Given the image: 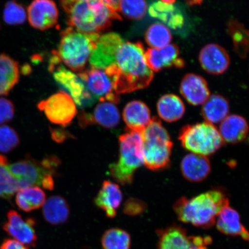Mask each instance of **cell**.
Instances as JSON below:
<instances>
[{
    "label": "cell",
    "mask_w": 249,
    "mask_h": 249,
    "mask_svg": "<svg viewBox=\"0 0 249 249\" xmlns=\"http://www.w3.org/2000/svg\"><path fill=\"white\" fill-rule=\"evenodd\" d=\"M60 164V160L55 157H47L42 160L26 157L9 164V168L19 189L38 186L51 191L54 186L53 175Z\"/></svg>",
    "instance_id": "cell-6"
},
{
    "label": "cell",
    "mask_w": 249,
    "mask_h": 249,
    "mask_svg": "<svg viewBox=\"0 0 249 249\" xmlns=\"http://www.w3.org/2000/svg\"><path fill=\"white\" fill-rule=\"evenodd\" d=\"M159 116L169 123L176 122L185 113V107L181 99L174 94L164 95L159 99L157 104Z\"/></svg>",
    "instance_id": "cell-28"
},
{
    "label": "cell",
    "mask_w": 249,
    "mask_h": 249,
    "mask_svg": "<svg viewBox=\"0 0 249 249\" xmlns=\"http://www.w3.org/2000/svg\"><path fill=\"white\" fill-rule=\"evenodd\" d=\"M100 36L99 34L83 33L68 27L61 33L60 45L55 54L71 71L82 72Z\"/></svg>",
    "instance_id": "cell-4"
},
{
    "label": "cell",
    "mask_w": 249,
    "mask_h": 249,
    "mask_svg": "<svg viewBox=\"0 0 249 249\" xmlns=\"http://www.w3.org/2000/svg\"><path fill=\"white\" fill-rule=\"evenodd\" d=\"M89 117L90 124H97L107 129L114 128L120 121L119 110L115 104L109 102H101Z\"/></svg>",
    "instance_id": "cell-29"
},
{
    "label": "cell",
    "mask_w": 249,
    "mask_h": 249,
    "mask_svg": "<svg viewBox=\"0 0 249 249\" xmlns=\"http://www.w3.org/2000/svg\"><path fill=\"white\" fill-rule=\"evenodd\" d=\"M119 8L126 18L140 20L145 17L148 7L145 0H120Z\"/></svg>",
    "instance_id": "cell-35"
},
{
    "label": "cell",
    "mask_w": 249,
    "mask_h": 249,
    "mask_svg": "<svg viewBox=\"0 0 249 249\" xmlns=\"http://www.w3.org/2000/svg\"><path fill=\"white\" fill-rule=\"evenodd\" d=\"M229 30L236 51H241L240 54L247 55L249 51V30L232 20L229 23Z\"/></svg>",
    "instance_id": "cell-34"
},
{
    "label": "cell",
    "mask_w": 249,
    "mask_h": 249,
    "mask_svg": "<svg viewBox=\"0 0 249 249\" xmlns=\"http://www.w3.org/2000/svg\"><path fill=\"white\" fill-rule=\"evenodd\" d=\"M123 118L126 130L141 134L151 122V112L147 105L140 101L128 103L124 107Z\"/></svg>",
    "instance_id": "cell-19"
},
{
    "label": "cell",
    "mask_w": 249,
    "mask_h": 249,
    "mask_svg": "<svg viewBox=\"0 0 249 249\" xmlns=\"http://www.w3.org/2000/svg\"><path fill=\"white\" fill-rule=\"evenodd\" d=\"M120 157L109 167L110 175L123 185L131 184L135 171L144 164L141 135L126 130L119 138Z\"/></svg>",
    "instance_id": "cell-7"
},
{
    "label": "cell",
    "mask_w": 249,
    "mask_h": 249,
    "mask_svg": "<svg viewBox=\"0 0 249 249\" xmlns=\"http://www.w3.org/2000/svg\"><path fill=\"white\" fill-rule=\"evenodd\" d=\"M230 105L228 100L219 94H213L204 103L201 109L202 117L211 124L222 123L229 116Z\"/></svg>",
    "instance_id": "cell-27"
},
{
    "label": "cell",
    "mask_w": 249,
    "mask_h": 249,
    "mask_svg": "<svg viewBox=\"0 0 249 249\" xmlns=\"http://www.w3.org/2000/svg\"><path fill=\"white\" fill-rule=\"evenodd\" d=\"M118 95L147 87L154 79V72L146 62L141 42L124 41L117 49L114 63L104 70Z\"/></svg>",
    "instance_id": "cell-1"
},
{
    "label": "cell",
    "mask_w": 249,
    "mask_h": 249,
    "mask_svg": "<svg viewBox=\"0 0 249 249\" xmlns=\"http://www.w3.org/2000/svg\"><path fill=\"white\" fill-rule=\"evenodd\" d=\"M19 137L16 130L7 125L0 126V152L8 153L18 147Z\"/></svg>",
    "instance_id": "cell-37"
},
{
    "label": "cell",
    "mask_w": 249,
    "mask_h": 249,
    "mask_svg": "<svg viewBox=\"0 0 249 249\" xmlns=\"http://www.w3.org/2000/svg\"><path fill=\"white\" fill-rule=\"evenodd\" d=\"M217 229L224 234L241 236L249 242V232L242 225L238 212L229 205L221 211L216 220Z\"/></svg>",
    "instance_id": "cell-22"
},
{
    "label": "cell",
    "mask_w": 249,
    "mask_h": 249,
    "mask_svg": "<svg viewBox=\"0 0 249 249\" xmlns=\"http://www.w3.org/2000/svg\"><path fill=\"white\" fill-rule=\"evenodd\" d=\"M52 138L55 142H64L67 138L68 134H66L64 130L60 129H52Z\"/></svg>",
    "instance_id": "cell-41"
},
{
    "label": "cell",
    "mask_w": 249,
    "mask_h": 249,
    "mask_svg": "<svg viewBox=\"0 0 249 249\" xmlns=\"http://www.w3.org/2000/svg\"><path fill=\"white\" fill-rule=\"evenodd\" d=\"M15 116V107L11 101L0 98V125L13 119Z\"/></svg>",
    "instance_id": "cell-39"
},
{
    "label": "cell",
    "mask_w": 249,
    "mask_h": 249,
    "mask_svg": "<svg viewBox=\"0 0 249 249\" xmlns=\"http://www.w3.org/2000/svg\"><path fill=\"white\" fill-rule=\"evenodd\" d=\"M145 58L148 67L155 72L166 68L185 67L184 60L180 57L178 46L175 44L161 49H149L145 52Z\"/></svg>",
    "instance_id": "cell-16"
},
{
    "label": "cell",
    "mask_w": 249,
    "mask_h": 249,
    "mask_svg": "<svg viewBox=\"0 0 249 249\" xmlns=\"http://www.w3.org/2000/svg\"><path fill=\"white\" fill-rule=\"evenodd\" d=\"M27 14L31 26L37 30L51 29L58 22V11L53 0H33Z\"/></svg>",
    "instance_id": "cell-14"
},
{
    "label": "cell",
    "mask_w": 249,
    "mask_h": 249,
    "mask_svg": "<svg viewBox=\"0 0 249 249\" xmlns=\"http://www.w3.org/2000/svg\"><path fill=\"white\" fill-rule=\"evenodd\" d=\"M0 249H29V248L21 244L14 239H5L0 245Z\"/></svg>",
    "instance_id": "cell-40"
},
{
    "label": "cell",
    "mask_w": 249,
    "mask_h": 249,
    "mask_svg": "<svg viewBox=\"0 0 249 249\" xmlns=\"http://www.w3.org/2000/svg\"><path fill=\"white\" fill-rule=\"evenodd\" d=\"M145 38L152 48L161 49L170 45L172 36L170 30L164 24L155 23L146 31Z\"/></svg>",
    "instance_id": "cell-33"
},
{
    "label": "cell",
    "mask_w": 249,
    "mask_h": 249,
    "mask_svg": "<svg viewBox=\"0 0 249 249\" xmlns=\"http://www.w3.org/2000/svg\"><path fill=\"white\" fill-rule=\"evenodd\" d=\"M161 1L166 3V4H172L176 1V0H161Z\"/></svg>",
    "instance_id": "cell-44"
},
{
    "label": "cell",
    "mask_w": 249,
    "mask_h": 249,
    "mask_svg": "<svg viewBox=\"0 0 249 249\" xmlns=\"http://www.w3.org/2000/svg\"><path fill=\"white\" fill-rule=\"evenodd\" d=\"M148 12L151 17L161 21L171 29H179L184 24L185 18L181 12L173 4L156 1L149 6Z\"/></svg>",
    "instance_id": "cell-24"
},
{
    "label": "cell",
    "mask_w": 249,
    "mask_h": 249,
    "mask_svg": "<svg viewBox=\"0 0 249 249\" xmlns=\"http://www.w3.org/2000/svg\"><path fill=\"white\" fill-rule=\"evenodd\" d=\"M249 130V124L245 118L233 114L227 116L221 123L219 131L224 142L237 144L247 138Z\"/></svg>",
    "instance_id": "cell-23"
},
{
    "label": "cell",
    "mask_w": 249,
    "mask_h": 249,
    "mask_svg": "<svg viewBox=\"0 0 249 249\" xmlns=\"http://www.w3.org/2000/svg\"><path fill=\"white\" fill-rule=\"evenodd\" d=\"M36 221L33 218L24 219L18 212L9 211L7 221L3 225V229L15 240L29 247H35L37 235L35 229Z\"/></svg>",
    "instance_id": "cell-13"
},
{
    "label": "cell",
    "mask_w": 249,
    "mask_h": 249,
    "mask_svg": "<svg viewBox=\"0 0 249 249\" xmlns=\"http://www.w3.org/2000/svg\"><path fill=\"white\" fill-rule=\"evenodd\" d=\"M19 79L18 62L7 54H0V96L8 95Z\"/></svg>",
    "instance_id": "cell-25"
},
{
    "label": "cell",
    "mask_w": 249,
    "mask_h": 249,
    "mask_svg": "<svg viewBox=\"0 0 249 249\" xmlns=\"http://www.w3.org/2000/svg\"><path fill=\"white\" fill-rule=\"evenodd\" d=\"M228 205L229 200L225 193L213 189L191 198H180L173 209L182 222L208 229L214 225L221 211Z\"/></svg>",
    "instance_id": "cell-2"
},
{
    "label": "cell",
    "mask_w": 249,
    "mask_h": 249,
    "mask_svg": "<svg viewBox=\"0 0 249 249\" xmlns=\"http://www.w3.org/2000/svg\"><path fill=\"white\" fill-rule=\"evenodd\" d=\"M42 213L47 222L52 225H62L69 219L70 206L63 197L53 196L45 201Z\"/></svg>",
    "instance_id": "cell-26"
},
{
    "label": "cell",
    "mask_w": 249,
    "mask_h": 249,
    "mask_svg": "<svg viewBox=\"0 0 249 249\" xmlns=\"http://www.w3.org/2000/svg\"><path fill=\"white\" fill-rule=\"evenodd\" d=\"M77 1H80V0H60V2L62 7L64 8L67 7V6L72 4V3Z\"/></svg>",
    "instance_id": "cell-43"
},
{
    "label": "cell",
    "mask_w": 249,
    "mask_h": 249,
    "mask_svg": "<svg viewBox=\"0 0 249 249\" xmlns=\"http://www.w3.org/2000/svg\"><path fill=\"white\" fill-rule=\"evenodd\" d=\"M140 135L145 166L152 171L169 166L173 143L160 121L152 118Z\"/></svg>",
    "instance_id": "cell-5"
},
{
    "label": "cell",
    "mask_w": 249,
    "mask_h": 249,
    "mask_svg": "<svg viewBox=\"0 0 249 249\" xmlns=\"http://www.w3.org/2000/svg\"><path fill=\"white\" fill-rule=\"evenodd\" d=\"M180 92L187 102L194 106L203 105L210 96L207 81L194 73L187 74L183 78Z\"/></svg>",
    "instance_id": "cell-18"
},
{
    "label": "cell",
    "mask_w": 249,
    "mask_h": 249,
    "mask_svg": "<svg viewBox=\"0 0 249 249\" xmlns=\"http://www.w3.org/2000/svg\"><path fill=\"white\" fill-rule=\"evenodd\" d=\"M7 158L0 155V198L10 199L19 190L17 180L9 170Z\"/></svg>",
    "instance_id": "cell-31"
},
{
    "label": "cell",
    "mask_w": 249,
    "mask_h": 249,
    "mask_svg": "<svg viewBox=\"0 0 249 249\" xmlns=\"http://www.w3.org/2000/svg\"><path fill=\"white\" fill-rule=\"evenodd\" d=\"M101 242L104 249H130L131 236L125 230L112 228L105 231Z\"/></svg>",
    "instance_id": "cell-32"
},
{
    "label": "cell",
    "mask_w": 249,
    "mask_h": 249,
    "mask_svg": "<svg viewBox=\"0 0 249 249\" xmlns=\"http://www.w3.org/2000/svg\"><path fill=\"white\" fill-rule=\"evenodd\" d=\"M147 209V205L139 199L130 198L124 204L123 212L127 215L135 216L142 213Z\"/></svg>",
    "instance_id": "cell-38"
},
{
    "label": "cell",
    "mask_w": 249,
    "mask_h": 249,
    "mask_svg": "<svg viewBox=\"0 0 249 249\" xmlns=\"http://www.w3.org/2000/svg\"><path fill=\"white\" fill-rule=\"evenodd\" d=\"M64 9L71 27L85 34H99L110 27L113 20H122L117 12L101 0H80Z\"/></svg>",
    "instance_id": "cell-3"
},
{
    "label": "cell",
    "mask_w": 249,
    "mask_h": 249,
    "mask_svg": "<svg viewBox=\"0 0 249 249\" xmlns=\"http://www.w3.org/2000/svg\"><path fill=\"white\" fill-rule=\"evenodd\" d=\"M38 108L51 123L63 127L70 125L77 113L73 99L62 90L39 102Z\"/></svg>",
    "instance_id": "cell-10"
},
{
    "label": "cell",
    "mask_w": 249,
    "mask_h": 249,
    "mask_svg": "<svg viewBox=\"0 0 249 249\" xmlns=\"http://www.w3.org/2000/svg\"><path fill=\"white\" fill-rule=\"evenodd\" d=\"M199 62L202 69L207 73L219 75L228 70L230 58L222 46L210 43L205 46L199 54Z\"/></svg>",
    "instance_id": "cell-17"
},
{
    "label": "cell",
    "mask_w": 249,
    "mask_h": 249,
    "mask_svg": "<svg viewBox=\"0 0 249 249\" xmlns=\"http://www.w3.org/2000/svg\"><path fill=\"white\" fill-rule=\"evenodd\" d=\"M16 204L26 213L39 209L44 205L46 195L38 186L28 187L18 190L16 196Z\"/></svg>",
    "instance_id": "cell-30"
},
{
    "label": "cell",
    "mask_w": 249,
    "mask_h": 249,
    "mask_svg": "<svg viewBox=\"0 0 249 249\" xmlns=\"http://www.w3.org/2000/svg\"><path fill=\"white\" fill-rule=\"evenodd\" d=\"M124 39L119 34L111 33L100 36L89 62L91 67L105 70L114 63L116 54Z\"/></svg>",
    "instance_id": "cell-15"
},
{
    "label": "cell",
    "mask_w": 249,
    "mask_h": 249,
    "mask_svg": "<svg viewBox=\"0 0 249 249\" xmlns=\"http://www.w3.org/2000/svg\"><path fill=\"white\" fill-rule=\"evenodd\" d=\"M77 75L96 99L114 104L120 101L119 95L114 91L112 80L104 70L91 67Z\"/></svg>",
    "instance_id": "cell-12"
},
{
    "label": "cell",
    "mask_w": 249,
    "mask_h": 249,
    "mask_svg": "<svg viewBox=\"0 0 249 249\" xmlns=\"http://www.w3.org/2000/svg\"><path fill=\"white\" fill-rule=\"evenodd\" d=\"M123 201V194L120 186L110 180H105L95 198L96 206L101 208L107 217H116L117 210Z\"/></svg>",
    "instance_id": "cell-20"
},
{
    "label": "cell",
    "mask_w": 249,
    "mask_h": 249,
    "mask_svg": "<svg viewBox=\"0 0 249 249\" xmlns=\"http://www.w3.org/2000/svg\"><path fill=\"white\" fill-rule=\"evenodd\" d=\"M178 139L186 150L205 157L215 153L224 143L219 130L206 121L183 126Z\"/></svg>",
    "instance_id": "cell-8"
},
{
    "label": "cell",
    "mask_w": 249,
    "mask_h": 249,
    "mask_svg": "<svg viewBox=\"0 0 249 249\" xmlns=\"http://www.w3.org/2000/svg\"><path fill=\"white\" fill-rule=\"evenodd\" d=\"M187 4L190 6L201 5L203 0H186Z\"/></svg>",
    "instance_id": "cell-42"
},
{
    "label": "cell",
    "mask_w": 249,
    "mask_h": 249,
    "mask_svg": "<svg viewBox=\"0 0 249 249\" xmlns=\"http://www.w3.org/2000/svg\"><path fill=\"white\" fill-rule=\"evenodd\" d=\"M58 58H51L49 70L53 73L56 82L68 92L80 107H91L97 100L89 91L83 81L72 71L61 65Z\"/></svg>",
    "instance_id": "cell-9"
},
{
    "label": "cell",
    "mask_w": 249,
    "mask_h": 249,
    "mask_svg": "<svg viewBox=\"0 0 249 249\" xmlns=\"http://www.w3.org/2000/svg\"><path fill=\"white\" fill-rule=\"evenodd\" d=\"M180 170L186 179L193 182H201L209 176L211 170L210 161L205 156L190 154L183 158Z\"/></svg>",
    "instance_id": "cell-21"
},
{
    "label": "cell",
    "mask_w": 249,
    "mask_h": 249,
    "mask_svg": "<svg viewBox=\"0 0 249 249\" xmlns=\"http://www.w3.org/2000/svg\"><path fill=\"white\" fill-rule=\"evenodd\" d=\"M27 14L24 6L11 1L6 3L3 12V18L5 22L11 26H17L25 22Z\"/></svg>",
    "instance_id": "cell-36"
},
{
    "label": "cell",
    "mask_w": 249,
    "mask_h": 249,
    "mask_svg": "<svg viewBox=\"0 0 249 249\" xmlns=\"http://www.w3.org/2000/svg\"><path fill=\"white\" fill-rule=\"evenodd\" d=\"M157 249H208L210 236H188L182 227L174 225L158 230Z\"/></svg>",
    "instance_id": "cell-11"
}]
</instances>
